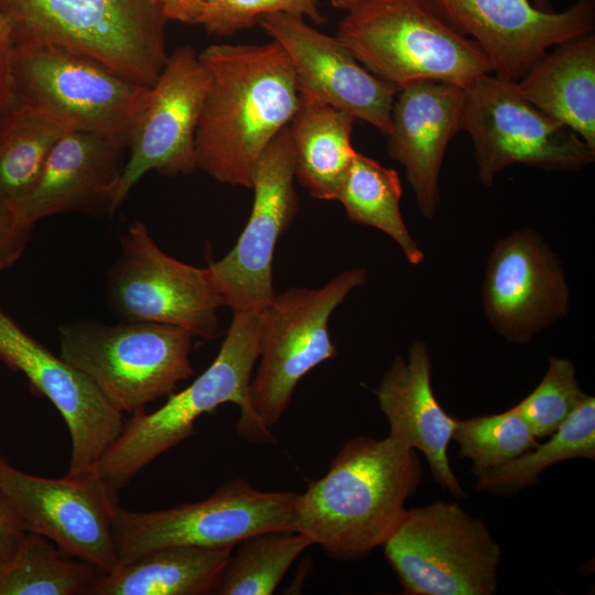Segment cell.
I'll list each match as a JSON object with an SVG mask.
<instances>
[{
    "label": "cell",
    "mask_w": 595,
    "mask_h": 595,
    "mask_svg": "<svg viewBox=\"0 0 595 595\" xmlns=\"http://www.w3.org/2000/svg\"><path fill=\"white\" fill-rule=\"evenodd\" d=\"M409 595H494L502 550L486 523L455 501L409 509L382 545Z\"/></svg>",
    "instance_id": "cell-8"
},
{
    "label": "cell",
    "mask_w": 595,
    "mask_h": 595,
    "mask_svg": "<svg viewBox=\"0 0 595 595\" xmlns=\"http://www.w3.org/2000/svg\"><path fill=\"white\" fill-rule=\"evenodd\" d=\"M234 547L171 545L119 562L87 595L214 594Z\"/></svg>",
    "instance_id": "cell-24"
},
{
    "label": "cell",
    "mask_w": 595,
    "mask_h": 595,
    "mask_svg": "<svg viewBox=\"0 0 595 595\" xmlns=\"http://www.w3.org/2000/svg\"><path fill=\"white\" fill-rule=\"evenodd\" d=\"M364 0H331L332 4L339 9L348 10Z\"/></svg>",
    "instance_id": "cell-38"
},
{
    "label": "cell",
    "mask_w": 595,
    "mask_h": 595,
    "mask_svg": "<svg viewBox=\"0 0 595 595\" xmlns=\"http://www.w3.org/2000/svg\"><path fill=\"white\" fill-rule=\"evenodd\" d=\"M366 282V269H349L321 288H291L274 294L260 312L259 365L251 378L249 399L268 429L281 420L300 380L336 356L328 333L329 317L354 289Z\"/></svg>",
    "instance_id": "cell-10"
},
{
    "label": "cell",
    "mask_w": 595,
    "mask_h": 595,
    "mask_svg": "<svg viewBox=\"0 0 595 595\" xmlns=\"http://www.w3.org/2000/svg\"><path fill=\"white\" fill-rule=\"evenodd\" d=\"M203 1H204V4H205V3L214 2L216 0H203Z\"/></svg>",
    "instance_id": "cell-40"
},
{
    "label": "cell",
    "mask_w": 595,
    "mask_h": 595,
    "mask_svg": "<svg viewBox=\"0 0 595 595\" xmlns=\"http://www.w3.org/2000/svg\"><path fill=\"white\" fill-rule=\"evenodd\" d=\"M198 55L209 86L195 134L196 167L250 188L260 154L295 113L293 65L275 41L212 44Z\"/></svg>",
    "instance_id": "cell-1"
},
{
    "label": "cell",
    "mask_w": 595,
    "mask_h": 595,
    "mask_svg": "<svg viewBox=\"0 0 595 595\" xmlns=\"http://www.w3.org/2000/svg\"><path fill=\"white\" fill-rule=\"evenodd\" d=\"M224 569L216 595H270L313 543L300 532H262L237 544Z\"/></svg>",
    "instance_id": "cell-30"
},
{
    "label": "cell",
    "mask_w": 595,
    "mask_h": 595,
    "mask_svg": "<svg viewBox=\"0 0 595 595\" xmlns=\"http://www.w3.org/2000/svg\"><path fill=\"white\" fill-rule=\"evenodd\" d=\"M260 312H232V320L213 363L185 389L171 393L153 412L133 414L99 458L96 472L119 490L152 461L195 433V421L224 403L240 409L237 432L255 443L275 441L253 412L249 389L259 357Z\"/></svg>",
    "instance_id": "cell-3"
},
{
    "label": "cell",
    "mask_w": 595,
    "mask_h": 595,
    "mask_svg": "<svg viewBox=\"0 0 595 595\" xmlns=\"http://www.w3.org/2000/svg\"><path fill=\"white\" fill-rule=\"evenodd\" d=\"M422 479L415 450L387 436H356L295 502V531L332 559L359 560L382 547L403 521Z\"/></svg>",
    "instance_id": "cell-2"
},
{
    "label": "cell",
    "mask_w": 595,
    "mask_h": 595,
    "mask_svg": "<svg viewBox=\"0 0 595 595\" xmlns=\"http://www.w3.org/2000/svg\"><path fill=\"white\" fill-rule=\"evenodd\" d=\"M14 50L11 29L0 10V119L15 102Z\"/></svg>",
    "instance_id": "cell-35"
},
{
    "label": "cell",
    "mask_w": 595,
    "mask_h": 595,
    "mask_svg": "<svg viewBox=\"0 0 595 595\" xmlns=\"http://www.w3.org/2000/svg\"><path fill=\"white\" fill-rule=\"evenodd\" d=\"M0 360L21 372L31 390L47 398L64 419L72 440L67 473L96 472L122 429L123 413L86 375L30 336L1 307Z\"/></svg>",
    "instance_id": "cell-18"
},
{
    "label": "cell",
    "mask_w": 595,
    "mask_h": 595,
    "mask_svg": "<svg viewBox=\"0 0 595 595\" xmlns=\"http://www.w3.org/2000/svg\"><path fill=\"white\" fill-rule=\"evenodd\" d=\"M193 337L177 326L140 321L106 325L80 320L58 327L60 356L131 415L167 398L193 375Z\"/></svg>",
    "instance_id": "cell-6"
},
{
    "label": "cell",
    "mask_w": 595,
    "mask_h": 595,
    "mask_svg": "<svg viewBox=\"0 0 595 595\" xmlns=\"http://www.w3.org/2000/svg\"><path fill=\"white\" fill-rule=\"evenodd\" d=\"M0 489L28 531L102 572L118 565L112 537L118 490L97 472L46 478L25 473L0 455Z\"/></svg>",
    "instance_id": "cell-14"
},
{
    "label": "cell",
    "mask_w": 595,
    "mask_h": 595,
    "mask_svg": "<svg viewBox=\"0 0 595 595\" xmlns=\"http://www.w3.org/2000/svg\"><path fill=\"white\" fill-rule=\"evenodd\" d=\"M294 152L289 126L266 147L256 162L249 219L234 248L206 268L232 312H261L272 300L275 246L299 210L294 190Z\"/></svg>",
    "instance_id": "cell-13"
},
{
    "label": "cell",
    "mask_w": 595,
    "mask_h": 595,
    "mask_svg": "<svg viewBox=\"0 0 595 595\" xmlns=\"http://www.w3.org/2000/svg\"><path fill=\"white\" fill-rule=\"evenodd\" d=\"M402 187L398 173L356 152L336 201L349 220L374 227L391 237L408 261L420 264L424 253L410 235L401 215Z\"/></svg>",
    "instance_id": "cell-26"
},
{
    "label": "cell",
    "mask_w": 595,
    "mask_h": 595,
    "mask_svg": "<svg viewBox=\"0 0 595 595\" xmlns=\"http://www.w3.org/2000/svg\"><path fill=\"white\" fill-rule=\"evenodd\" d=\"M26 532L14 506L0 489V566L14 556Z\"/></svg>",
    "instance_id": "cell-36"
},
{
    "label": "cell",
    "mask_w": 595,
    "mask_h": 595,
    "mask_svg": "<svg viewBox=\"0 0 595 595\" xmlns=\"http://www.w3.org/2000/svg\"><path fill=\"white\" fill-rule=\"evenodd\" d=\"M169 20L185 24H199L203 0H154Z\"/></svg>",
    "instance_id": "cell-37"
},
{
    "label": "cell",
    "mask_w": 595,
    "mask_h": 595,
    "mask_svg": "<svg viewBox=\"0 0 595 595\" xmlns=\"http://www.w3.org/2000/svg\"><path fill=\"white\" fill-rule=\"evenodd\" d=\"M127 149L107 138L72 130L53 147L32 187L9 202L24 225L56 214L113 212Z\"/></svg>",
    "instance_id": "cell-20"
},
{
    "label": "cell",
    "mask_w": 595,
    "mask_h": 595,
    "mask_svg": "<svg viewBox=\"0 0 595 595\" xmlns=\"http://www.w3.org/2000/svg\"><path fill=\"white\" fill-rule=\"evenodd\" d=\"M102 573L28 531L14 556L0 566V595H87Z\"/></svg>",
    "instance_id": "cell-29"
},
{
    "label": "cell",
    "mask_w": 595,
    "mask_h": 595,
    "mask_svg": "<svg viewBox=\"0 0 595 595\" xmlns=\"http://www.w3.org/2000/svg\"><path fill=\"white\" fill-rule=\"evenodd\" d=\"M290 13L322 24L318 0H216L205 3L199 24L215 35H231L273 13Z\"/></svg>",
    "instance_id": "cell-33"
},
{
    "label": "cell",
    "mask_w": 595,
    "mask_h": 595,
    "mask_svg": "<svg viewBox=\"0 0 595 595\" xmlns=\"http://www.w3.org/2000/svg\"><path fill=\"white\" fill-rule=\"evenodd\" d=\"M516 85L538 109L595 149L594 33L554 46Z\"/></svg>",
    "instance_id": "cell-23"
},
{
    "label": "cell",
    "mask_w": 595,
    "mask_h": 595,
    "mask_svg": "<svg viewBox=\"0 0 595 595\" xmlns=\"http://www.w3.org/2000/svg\"><path fill=\"white\" fill-rule=\"evenodd\" d=\"M550 440L477 477L475 490L495 496H511L531 487L553 464L595 459V399L588 396L550 435Z\"/></svg>",
    "instance_id": "cell-28"
},
{
    "label": "cell",
    "mask_w": 595,
    "mask_h": 595,
    "mask_svg": "<svg viewBox=\"0 0 595 595\" xmlns=\"http://www.w3.org/2000/svg\"><path fill=\"white\" fill-rule=\"evenodd\" d=\"M483 306L494 329L510 343H530L570 310L561 261L534 229L499 239L487 262Z\"/></svg>",
    "instance_id": "cell-17"
},
{
    "label": "cell",
    "mask_w": 595,
    "mask_h": 595,
    "mask_svg": "<svg viewBox=\"0 0 595 595\" xmlns=\"http://www.w3.org/2000/svg\"><path fill=\"white\" fill-rule=\"evenodd\" d=\"M336 37L375 76L399 89L436 80L468 88L490 65L430 0H364L347 10Z\"/></svg>",
    "instance_id": "cell-5"
},
{
    "label": "cell",
    "mask_w": 595,
    "mask_h": 595,
    "mask_svg": "<svg viewBox=\"0 0 595 595\" xmlns=\"http://www.w3.org/2000/svg\"><path fill=\"white\" fill-rule=\"evenodd\" d=\"M32 229L18 220L9 202L0 195V272L22 256Z\"/></svg>",
    "instance_id": "cell-34"
},
{
    "label": "cell",
    "mask_w": 595,
    "mask_h": 595,
    "mask_svg": "<svg viewBox=\"0 0 595 595\" xmlns=\"http://www.w3.org/2000/svg\"><path fill=\"white\" fill-rule=\"evenodd\" d=\"M465 89L420 80L399 89L387 132V150L405 170L422 216L432 219L440 203L446 149L462 131Z\"/></svg>",
    "instance_id": "cell-21"
},
{
    "label": "cell",
    "mask_w": 595,
    "mask_h": 595,
    "mask_svg": "<svg viewBox=\"0 0 595 595\" xmlns=\"http://www.w3.org/2000/svg\"><path fill=\"white\" fill-rule=\"evenodd\" d=\"M299 493L262 491L242 478L206 499L170 509L132 511L120 505L112 520L119 562L171 545L236 547L262 532H294Z\"/></svg>",
    "instance_id": "cell-9"
},
{
    "label": "cell",
    "mask_w": 595,
    "mask_h": 595,
    "mask_svg": "<svg viewBox=\"0 0 595 595\" xmlns=\"http://www.w3.org/2000/svg\"><path fill=\"white\" fill-rule=\"evenodd\" d=\"M376 397L389 422L388 436L422 452L435 482L453 496L466 497L447 455L457 419L447 414L434 396L431 358L424 342H414L407 359L394 357Z\"/></svg>",
    "instance_id": "cell-22"
},
{
    "label": "cell",
    "mask_w": 595,
    "mask_h": 595,
    "mask_svg": "<svg viewBox=\"0 0 595 595\" xmlns=\"http://www.w3.org/2000/svg\"><path fill=\"white\" fill-rule=\"evenodd\" d=\"M462 130L473 142L479 182L490 186L513 164L545 171H578L595 161V149L491 73L465 89Z\"/></svg>",
    "instance_id": "cell-11"
},
{
    "label": "cell",
    "mask_w": 595,
    "mask_h": 595,
    "mask_svg": "<svg viewBox=\"0 0 595 595\" xmlns=\"http://www.w3.org/2000/svg\"><path fill=\"white\" fill-rule=\"evenodd\" d=\"M69 131L55 116L15 100L0 119V195L8 202L22 197L55 143Z\"/></svg>",
    "instance_id": "cell-27"
},
{
    "label": "cell",
    "mask_w": 595,
    "mask_h": 595,
    "mask_svg": "<svg viewBox=\"0 0 595 595\" xmlns=\"http://www.w3.org/2000/svg\"><path fill=\"white\" fill-rule=\"evenodd\" d=\"M587 397L578 386L574 364L551 356L540 383L513 408L533 435L542 439L552 435Z\"/></svg>",
    "instance_id": "cell-32"
},
{
    "label": "cell",
    "mask_w": 595,
    "mask_h": 595,
    "mask_svg": "<svg viewBox=\"0 0 595 595\" xmlns=\"http://www.w3.org/2000/svg\"><path fill=\"white\" fill-rule=\"evenodd\" d=\"M537 440L513 407L496 414L457 419L452 437L459 457L472 462L476 477L533 448Z\"/></svg>",
    "instance_id": "cell-31"
},
{
    "label": "cell",
    "mask_w": 595,
    "mask_h": 595,
    "mask_svg": "<svg viewBox=\"0 0 595 595\" xmlns=\"http://www.w3.org/2000/svg\"><path fill=\"white\" fill-rule=\"evenodd\" d=\"M208 86V73L193 47H177L167 56L132 133L113 212L150 171L177 175L197 169L195 134Z\"/></svg>",
    "instance_id": "cell-16"
},
{
    "label": "cell",
    "mask_w": 595,
    "mask_h": 595,
    "mask_svg": "<svg viewBox=\"0 0 595 595\" xmlns=\"http://www.w3.org/2000/svg\"><path fill=\"white\" fill-rule=\"evenodd\" d=\"M533 4L542 11H554L550 0H533Z\"/></svg>",
    "instance_id": "cell-39"
},
{
    "label": "cell",
    "mask_w": 595,
    "mask_h": 595,
    "mask_svg": "<svg viewBox=\"0 0 595 595\" xmlns=\"http://www.w3.org/2000/svg\"><path fill=\"white\" fill-rule=\"evenodd\" d=\"M119 241V255L106 275V299L112 312L122 321L169 324L214 339L217 310L226 305L207 268L165 253L142 221L129 225Z\"/></svg>",
    "instance_id": "cell-12"
},
{
    "label": "cell",
    "mask_w": 595,
    "mask_h": 595,
    "mask_svg": "<svg viewBox=\"0 0 595 595\" xmlns=\"http://www.w3.org/2000/svg\"><path fill=\"white\" fill-rule=\"evenodd\" d=\"M486 56L491 74L519 82L550 50L595 31V0H576L561 12L530 0H430Z\"/></svg>",
    "instance_id": "cell-15"
},
{
    "label": "cell",
    "mask_w": 595,
    "mask_h": 595,
    "mask_svg": "<svg viewBox=\"0 0 595 595\" xmlns=\"http://www.w3.org/2000/svg\"><path fill=\"white\" fill-rule=\"evenodd\" d=\"M15 43L56 45L151 87L169 54V19L154 0H0Z\"/></svg>",
    "instance_id": "cell-4"
},
{
    "label": "cell",
    "mask_w": 595,
    "mask_h": 595,
    "mask_svg": "<svg viewBox=\"0 0 595 595\" xmlns=\"http://www.w3.org/2000/svg\"><path fill=\"white\" fill-rule=\"evenodd\" d=\"M259 24L291 60L300 94L346 111L387 134L398 87L375 76L336 36L318 32L301 15L268 14Z\"/></svg>",
    "instance_id": "cell-19"
},
{
    "label": "cell",
    "mask_w": 595,
    "mask_h": 595,
    "mask_svg": "<svg viewBox=\"0 0 595 595\" xmlns=\"http://www.w3.org/2000/svg\"><path fill=\"white\" fill-rule=\"evenodd\" d=\"M355 118L312 96L299 93L289 123L295 177L321 201H336L357 151L351 145Z\"/></svg>",
    "instance_id": "cell-25"
},
{
    "label": "cell",
    "mask_w": 595,
    "mask_h": 595,
    "mask_svg": "<svg viewBox=\"0 0 595 595\" xmlns=\"http://www.w3.org/2000/svg\"><path fill=\"white\" fill-rule=\"evenodd\" d=\"M13 75L15 100L127 150L150 94L93 57L48 44L15 46Z\"/></svg>",
    "instance_id": "cell-7"
}]
</instances>
